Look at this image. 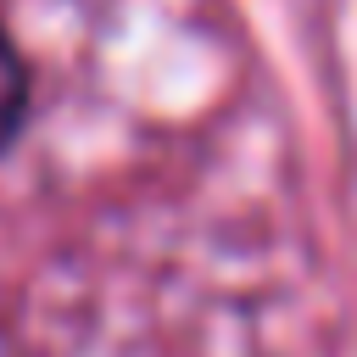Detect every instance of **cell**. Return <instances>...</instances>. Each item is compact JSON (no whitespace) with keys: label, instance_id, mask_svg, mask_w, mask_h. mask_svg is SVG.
<instances>
[{"label":"cell","instance_id":"1","mask_svg":"<svg viewBox=\"0 0 357 357\" xmlns=\"http://www.w3.org/2000/svg\"><path fill=\"white\" fill-rule=\"evenodd\" d=\"M22 117H28V67H22L17 45L0 33V151L11 145Z\"/></svg>","mask_w":357,"mask_h":357}]
</instances>
